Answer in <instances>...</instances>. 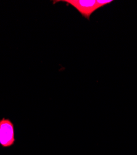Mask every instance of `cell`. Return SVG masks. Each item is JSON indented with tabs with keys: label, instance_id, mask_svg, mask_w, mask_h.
Wrapping results in <instances>:
<instances>
[{
	"label": "cell",
	"instance_id": "obj_1",
	"mask_svg": "<svg viewBox=\"0 0 137 155\" xmlns=\"http://www.w3.org/2000/svg\"><path fill=\"white\" fill-rule=\"evenodd\" d=\"M14 125L7 118L0 119V145L4 148L13 146L15 143Z\"/></svg>",
	"mask_w": 137,
	"mask_h": 155
},
{
	"label": "cell",
	"instance_id": "obj_2",
	"mask_svg": "<svg viewBox=\"0 0 137 155\" xmlns=\"http://www.w3.org/2000/svg\"><path fill=\"white\" fill-rule=\"evenodd\" d=\"M57 2L66 3L73 6L83 17L88 20H90V17L93 12L98 9L96 0H60L54 1L53 3L55 4Z\"/></svg>",
	"mask_w": 137,
	"mask_h": 155
},
{
	"label": "cell",
	"instance_id": "obj_3",
	"mask_svg": "<svg viewBox=\"0 0 137 155\" xmlns=\"http://www.w3.org/2000/svg\"><path fill=\"white\" fill-rule=\"evenodd\" d=\"M113 1V0H97L96 3L98 9L100 8L105 5H107L108 4L111 3Z\"/></svg>",
	"mask_w": 137,
	"mask_h": 155
}]
</instances>
